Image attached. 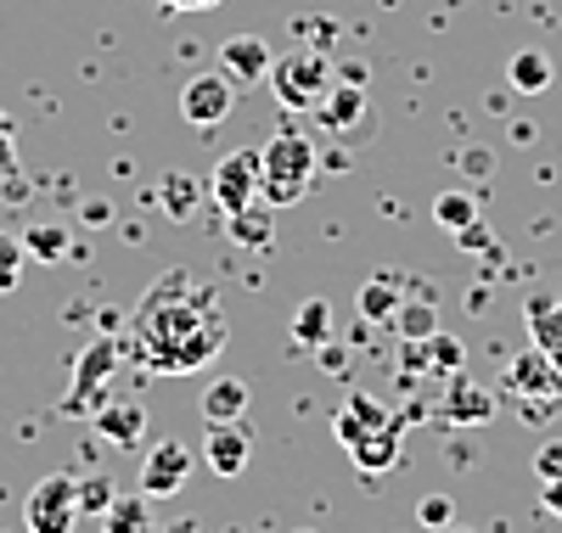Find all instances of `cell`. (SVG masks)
<instances>
[{"label":"cell","instance_id":"1","mask_svg":"<svg viewBox=\"0 0 562 533\" xmlns=\"http://www.w3.org/2000/svg\"><path fill=\"white\" fill-rule=\"evenodd\" d=\"M225 337H231V326L220 309V286H209L192 270L158 275L130 315V354L153 376L209 371L225 349Z\"/></svg>","mask_w":562,"mask_h":533},{"label":"cell","instance_id":"2","mask_svg":"<svg viewBox=\"0 0 562 533\" xmlns=\"http://www.w3.org/2000/svg\"><path fill=\"white\" fill-rule=\"evenodd\" d=\"M315 140L310 135H299V129H281V135H270L265 147H259V197L270 203V208H293V203H304V191H310V180H315Z\"/></svg>","mask_w":562,"mask_h":533},{"label":"cell","instance_id":"3","mask_svg":"<svg viewBox=\"0 0 562 533\" xmlns=\"http://www.w3.org/2000/svg\"><path fill=\"white\" fill-rule=\"evenodd\" d=\"M265 84L276 90L281 107L315 113L321 95L338 84V68H333V57H326V52H315V45H299V52H288V57L270 63V79H265Z\"/></svg>","mask_w":562,"mask_h":533},{"label":"cell","instance_id":"4","mask_svg":"<svg viewBox=\"0 0 562 533\" xmlns=\"http://www.w3.org/2000/svg\"><path fill=\"white\" fill-rule=\"evenodd\" d=\"M506 394L524 399V416H551L562 405V365L546 349H524L506 365Z\"/></svg>","mask_w":562,"mask_h":533},{"label":"cell","instance_id":"5","mask_svg":"<svg viewBox=\"0 0 562 533\" xmlns=\"http://www.w3.org/2000/svg\"><path fill=\"white\" fill-rule=\"evenodd\" d=\"M23 522H29V533H74V522H79V477L57 472V477L34 483L29 500H23Z\"/></svg>","mask_w":562,"mask_h":533},{"label":"cell","instance_id":"6","mask_svg":"<svg viewBox=\"0 0 562 533\" xmlns=\"http://www.w3.org/2000/svg\"><path fill=\"white\" fill-rule=\"evenodd\" d=\"M119 337H97L85 354H79V365H74V387H68V399H63V410L74 416V410H102V387L113 382V371H119Z\"/></svg>","mask_w":562,"mask_h":533},{"label":"cell","instance_id":"7","mask_svg":"<svg viewBox=\"0 0 562 533\" xmlns=\"http://www.w3.org/2000/svg\"><path fill=\"white\" fill-rule=\"evenodd\" d=\"M231 107H237V84H231L225 68H209L180 90V113L192 129H220L231 118Z\"/></svg>","mask_w":562,"mask_h":533},{"label":"cell","instance_id":"8","mask_svg":"<svg viewBox=\"0 0 562 533\" xmlns=\"http://www.w3.org/2000/svg\"><path fill=\"white\" fill-rule=\"evenodd\" d=\"M209 197H214L220 214H243V208H254V203H259V152H254V147L225 152L220 169H214V180H209Z\"/></svg>","mask_w":562,"mask_h":533},{"label":"cell","instance_id":"9","mask_svg":"<svg viewBox=\"0 0 562 533\" xmlns=\"http://www.w3.org/2000/svg\"><path fill=\"white\" fill-rule=\"evenodd\" d=\"M186 477H192V450L186 444H153L147 461H140V495L147 500H164V495H180Z\"/></svg>","mask_w":562,"mask_h":533},{"label":"cell","instance_id":"10","mask_svg":"<svg viewBox=\"0 0 562 533\" xmlns=\"http://www.w3.org/2000/svg\"><path fill=\"white\" fill-rule=\"evenodd\" d=\"M203 461L220 472V477H243L248 461H254V439L243 421H209L203 427Z\"/></svg>","mask_w":562,"mask_h":533},{"label":"cell","instance_id":"11","mask_svg":"<svg viewBox=\"0 0 562 533\" xmlns=\"http://www.w3.org/2000/svg\"><path fill=\"white\" fill-rule=\"evenodd\" d=\"M270 63H276V52H270L259 34H231V39L220 45V68L231 73V84H259V79H270Z\"/></svg>","mask_w":562,"mask_h":533},{"label":"cell","instance_id":"12","mask_svg":"<svg viewBox=\"0 0 562 533\" xmlns=\"http://www.w3.org/2000/svg\"><path fill=\"white\" fill-rule=\"evenodd\" d=\"M490 410H495V399L484 394V387L473 382V376H445V399H439V416L450 421V427H479V421H490Z\"/></svg>","mask_w":562,"mask_h":533},{"label":"cell","instance_id":"13","mask_svg":"<svg viewBox=\"0 0 562 533\" xmlns=\"http://www.w3.org/2000/svg\"><path fill=\"white\" fill-rule=\"evenodd\" d=\"M315 124H321L326 135H349L355 124H366V84H349V79H338L333 90L321 95Z\"/></svg>","mask_w":562,"mask_h":533},{"label":"cell","instance_id":"14","mask_svg":"<svg viewBox=\"0 0 562 533\" xmlns=\"http://www.w3.org/2000/svg\"><path fill=\"white\" fill-rule=\"evenodd\" d=\"M389 421H394L389 405H378L371 394H349L344 410H338V421H333V432H338V444H344V450H355L366 432H378V427H389Z\"/></svg>","mask_w":562,"mask_h":533},{"label":"cell","instance_id":"15","mask_svg":"<svg viewBox=\"0 0 562 533\" xmlns=\"http://www.w3.org/2000/svg\"><path fill=\"white\" fill-rule=\"evenodd\" d=\"M400 304H405V275H389V270L366 275V286H360V315H366L371 326H394Z\"/></svg>","mask_w":562,"mask_h":533},{"label":"cell","instance_id":"16","mask_svg":"<svg viewBox=\"0 0 562 533\" xmlns=\"http://www.w3.org/2000/svg\"><path fill=\"white\" fill-rule=\"evenodd\" d=\"M225 236L237 241V248H248V253H265L270 241H276V208L259 197V203L243 208V214H225Z\"/></svg>","mask_w":562,"mask_h":533},{"label":"cell","instance_id":"17","mask_svg":"<svg viewBox=\"0 0 562 533\" xmlns=\"http://www.w3.org/2000/svg\"><path fill=\"white\" fill-rule=\"evenodd\" d=\"M524 320H529L535 349H546V354L562 365V304H557V298H546V293H529V304H524Z\"/></svg>","mask_w":562,"mask_h":533},{"label":"cell","instance_id":"18","mask_svg":"<svg viewBox=\"0 0 562 533\" xmlns=\"http://www.w3.org/2000/svg\"><path fill=\"white\" fill-rule=\"evenodd\" d=\"M400 444H405V421L394 416L389 427H378V432H366V439L349 450L355 455V466L360 472H389L394 461H400Z\"/></svg>","mask_w":562,"mask_h":533},{"label":"cell","instance_id":"19","mask_svg":"<svg viewBox=\"0 0 562 533\" xmlns=\"http://www.w3.org/2000/svg\"><path fill=\"white\" fill-rule=\"evenodd\" d=\"M248 416V382L243 376H214L203 387V421H243Z\"/></svg>","mask_w":562,"mask_h":533},{"label":"cell","instance_id":"20","mask_svg":"<svg viewBox=\"0 0 562 533\" xmlns=\"http://www.w3.org/2000/svg\"><path fill=\"white\" fill-rule=\"evenodd\" d=\"M400 343H428V337L439 331V309H434V298L428 293H405V304H400V315H394V326H389Z\"/></svg>","mask_w":562,"mask_h":533},{"label":"cell","instance_id":"21","mask_svg":"<svg viewBox=\"0 0 562 533\" xmlns=\"http://www.w3.org/2000/svg\"><path fill=\"white\" fill-rule=\"evenodd\" d=\"M97 427H102L108 444L135 450L140 439H147V410H140V405H102V410H97Z\"/></svg>","mask_w":562,"mask_h":533},{"label":"cell","instance_id":"22","mask_svg":"<svg viewBox=\"0 0 562 533\" xmlns=\"http://www.w3.org/2000/svg\"><path fill=\"white\" fill-rule=\"evenodd\" d=\"M102 533H158V522L147 511V495H119L102 517Z\"/></svg>","mask_w":562,"mask_h":533},{"label":"cell","instance_id":"23","mask_svg":"<svg viewBox=\"0 0 562 533\" xmlns=\"http://www.w3.org/2000/svg\"><path fill=\"white\" fill-rule=\"evenodd\" d=\"M23 248H29L34 264H63V259L79 253V248H74V236H68L63 225H34V230L23 236Z\"/></svg>","mask_w":562,"mask_h":533},{"label":"cell","instance_id":"24","mask_svg":"<svg viewBox=\"0 0 562 533\" xmlns=\"http://www.w3.org/2000/svg\"><path fill=\"white\" fill-rule=\"evenodd\" d=\"M326 337H333V309H326V298H310L293 309V343L304 349H321Z\"/></svg>","mask_w":562,"mask_h":533},{"label":"cell","instance_id":"25","mask_svg":"<svg viewBox=\"0 0 562 533\" xmlns=\"http://www.w3.org/2000/svg\"><path fill=\"white\" fill-rule=\"evenodd\" d=\"M551 57L546 52H518L512 57V68H506V79H512V90H524V95H540V90H551Z\"/></svg>","mask_w":562,"mask_h":533},{"label":"cell","instance_id":"26","mask_svg":"<svg viewBox=\"0 0 562 533\" xmlns=\"http://www.w3.org/2000/svg\"><path fill=\"white\" fill-rule=\"evenodd\" d=\"M158 197H164L158 208H164L169 219H192V214H198V197H203V185H198L192 174H169Z\"/></svg>","mask_w":562,"mask_h":533},{"label":"cell","instance_id":"27","mask_svg":"<svg viewBox=\"0 0 562 533\" xmlns=\"http://www.w3.org/2000/svg\"><path fill=\"white\" fill-rule=\"evenodd\" d=\"M434 219H439L445 230L473 225V219H479V197H473V191H439V197H434Z\"/></svg>","mask_w":562,"mask_h":533},{"label":"cell","instance_id":"28","mask_svg":"<svg viewBox=\"0 0 562 533\" xmlns=\"http://www.w3.org/2000/svg\"><path fill=\"white\" fill-rule=\"evenodd\" d=\"M113 500H119V489H113V477H108V472L79 477V517H108Z\"/></svg>","mask_w":562,"mask_h":533},{"label":"cell","instance_id":"29","mask_svg":"<svg viewBox=\"0 0 562 533\" xmlns=\"http://www.w3.org/2000/svg\"><path fill=\"white\" fill-rule=\"evenodd\" d=\"M23 264H29V248H23V236H7L0 230V298L18 293V281H23Z\"/></svg>","mask_w":562,"mask_h":533},{"label":"cell","instance_id":"30","mask_svg":"<svg viewBox=\"0 0 562 533\" xmlns=\"http://www.w3.org/2000/svg\"><path fill=\"white\" fill-rule=\"evenodd\" d=\"M456 241H461V253H467V259H490V253H495V230H490L484 219L461 225V230H456Z\"/></svg>","mask_w":562,"mask_h":533},{"label":"cell","instance_id":"31","mask_svg":"<svg viewBox=\"0 0 562 533\" xmlns=\"http://www.w3.org/2000/svg\"><path fill=\"white\" fill-rule=\"evenodd\" d=\"M428 360H434V371L456 376L461 371V343H456V337H445V331H434L428 337Z\"/></svg>","mask_w":562,"mask_h":533},{"label":"cell","instance_id":"32","mask_svg":"<svg viewBox=\"0 0 562 533\" xmlns=\"http://www.w3.org/2000/svg\"><path fill=\"white\" fill-rule=\"evenodd\" d=\"M293 29H299V39H310V45H315V52H326V45H333V34H338V29H333V18H299Z\"/></svg>","mask_w":562,"mask_h":533},{"label":"cell","instance_id":"33","mask_svg":"<svg viewBox=\"0 0 562 533\" xmlns=\"http://www.w3.org/2000/svg\"><path fill=\"white\" fill-rule=\"evenodd\" d=\"M416 522H422V528H439V533H445V528H450V500H445V495H428V500L416 506Z\"/></svg>","mask_w":562,"mask_h":533},{"label":"cell","instance_id":"34","mask_svg":"<svg viewBox=\"0 0 562 533\" xmlns=\"http://www.w3.org/2000/svg\"><path fill=\"white\" fill-rule=\"evenodd\" d=\"M535 472H540V483H557V477H562V439L540 444V455H535Z\"/></svg>","mask_w":562,"mask_h":533},{"label":"cell","instance_id":"35","mask_svg":"<svg viewBox=\"0 0 562 533\" xmlns=\"http://www.w3.org/2000/svg\"><path fill=\"white\" fill-rule=\"evenodd\" d=\"M315 360H321V371H333V376H344V371H349V354H344L338 337H326V343L315 349Z\"/></svg>","mask_w":562,"mask_h":533},{"label":"cell","instance_id":"36","mask_svg":"<svg viewBox=\"0 0 562 533\" xmlns=\"http://www.w3.org/2000/svg\"><path fill=\"white\" fill-rule=\"evenodd\" d=\"M18 174V140H12V124L0 118V180Z\"/></svg>","mask_w":562,"mask_h":533},{"label":"cell","instance_id":"37","mask_svg":"<svg viewBox=\"0 0 562 533\" xmlns=\"http://www.w3.org/2000/svg\"><path fill=\"white\" fill-rule=\"evenodd\" d=\"M158 7H169V12H209V7H220V0H158Z\"/></svg>","mask_w":562,"mask_h":533},{"label":"cell","instance_id":"38","mask_svg":"<svg viewBox=\"0 0 562 533\" xmlns=\"http://www.w3.org/2000/svg\"><path fill=\"white\" fill-rule=\"evenodd\" d=\"M546 511H551V517H562V477H557V483H546Z\"/></svg>","mask_w":562,"mask_h":533},{"label":"cell","instance_id":"39","mask_svg":"<svg viewBox=\"0 0 562 533\" xmlns=\"http://www.w3.org/2000/svg\"><path fill=\"white\" fill-rule=\"evenodd\" d=\"M85 219H90V225H108V219H113V208H108V203H90V208H85Z\"/></svg>","mask_w":562,"mask_h":533},{"label":"cell","instance_id":"40","mask_svg":"<svg viewBox=\"0 0 562 533\" xmlns=\"http://www.w3.org/2000/svg\"><path fill=\"white\" fill-rule=\"evenodd\" d=\"M338 79H349V84H366V68H360V63H344V68H338Z\"/></svg>","mask_w":562,"mask_h":533},{"label":"cell","instance_id":"41","mask_svg":"<svg viewBox=\"0 0 562 533\" xmlns=\"http://www.w3.org/2000/svg\"><path fill=\"white\" fill-rule=\"evenodd\" d=\"M445 533H467V528H445Z\"/></svg>","mask_w":562,"mask_h":533}]
</instances>
